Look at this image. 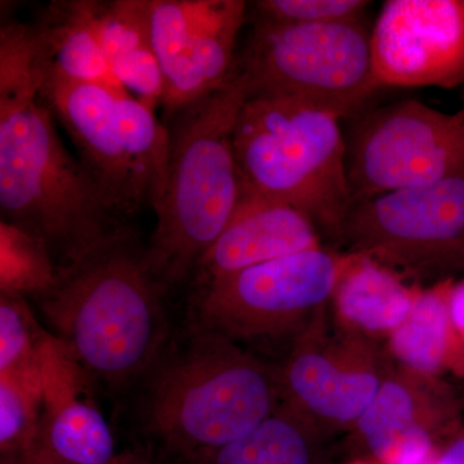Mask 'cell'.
Wrapping results in <instances>:
<instances>
[{"mask_svg":"<svg viewBox=\"0 0 464 464\" xmlns=\"http://www.w3.org/2000/svg\"><path fill=\"white\" fill-rule=\"evenodd\" d=\"M322 237L304 213L244 192L231 221L195 268L197 285L293 253L320 248Z\"/></svg>","mask_w":464,"mask_h":464,"instance_id":"cell-15","label":"cell"},{"mask_svg":"<svg viewBox=\"0 0 464 464\" xmlns=\"http://www.w3.org/2000/svg\"><path fill=\"white\" fill-rule=\"evenodd\" d=\"M335 244L417 285L453 280L464 274V173L355 201Z\"/></svg>","mask_w":464,"mask_h":464,"instance_id":"cell-8","label":"cell"},{"mask_svg":"<svg viewBox=\"0 0 464 464\" xmlns=\"http://www.w3.org/2000/svg\"><path fill=\"white\" fill-rule=\"evenodd\" d=\"M344 133L355 201L423 188L464 173V109L439 111L417 100L364 110Z\"/></svg>","mask_w":464,"mask_h":464,"instance_id":"cell-9","label":"cell"},{"mask_svg":"<svg viewBox=\"0 0 464 464\" xmlns=\"http://www.w3.org/2000/svg\"><path fill=\"white\" fill-rule=\"evenodd\" d=\"M329 438L313 420L284 399L256 429L199 464H326Z\"/></svg>","mask_w":464,"mask_h":464,"instance_id":"cell-20","label":"cell"},{"mask_svg":"<svg viewBox=\"0 0 464 464\" xmlns=\"http://www.w3.org/2000/svg\"><path fill=\"white\" fill-rule=\"evenodd\" d=\"M48 66L29 24L0 30L2 221L44 241L57 267L72 264L125 226L57 132L42 96Z\"/></svg>","mask_w":464,"mask_h":464,"instance_id":"cell-1","label":"cell"},{"mask_svg":"<svg viewBox=\"0 0 464 464\" xmlns=\"http://www.w3.org/2000/svg\"><path fill=\"white\" fill-rule=\"evenodd\" d=\"M130 228L58 268L36 295L51 334L85 375L121 389L157 364L168 333L164 293Z\"/></svg>","mask_w":464,"mask_h":464,"instance_id":"cell-2","label":"cell"},{"mask_svg":"<svg viewBox=\"0 0 464 464\" xmlns=\"http://www.w3.org/2000/svg\"><path fill=\"white\" fill-rule=\"evenodd\" d=\"M351 258L320 246L208 282L195 295V329L234 342L295 338L331 306Z\"/></svg>","mask_w":464,"mask_h":464,"instance_id":"cell-7","label":"cell"},{"mask_svg":"<svg viewBox=\"0 0 464 464\" xmlns=\"http://www.w3.org/2000/svg\"><path fill=\"white\" fill-rule=\"evenodd\" d=\"M366 0H259L256 18L282 24H329L362 20Z\"/></svg>","mask_w":464,"mask_h":464,"instance_id":"cell-25","label":"cell"},{"mask_svg":"<svg viewBox=\"0 0 464 464\" xmlns=\"http://www.w3.org/2000/svg\"><path fill=\"white\" fill-rule=\"evenodd\" d=\"M346 464H373V463L368 462V460H364V459H355V460H353V462L346 463Z\"/></svg>","mask_w":464,"mask_h":464,"instance_id":"cell-29","label":"cell"},{"mask_svg":"<svg viewBox=\"0 0 464 464\" xmlns=\"http://www.w3.org/2000/svg\"><path fill=\"white\" fill-rule=\"evenodd\" d=\"M85 377L70 371L47 382L41 424L18 464H109L118 456L105 418L79 398Z\"/></svg>","mask_w":464,"mask_h":464,"instance_id":"cell-16","label":"cell"},{"mask_svg":"<svg viewBox=\"0 0 464 464\" xmlns=\"http://www.w3.org/2000/svg\"><path fill=\"white\" fill-rule=\"evenodd\" d=\"M459 432L457 401L447 384L392 360L353 431L362 459L373 464H422Z\"/></svg>","mask_w":464,"mask_h":464,"instance_id":"cell-13","label":"cell"},{"mask_svg":"<svg viewBox=\"0 0 464 464\" xmlns=\"http://www.w3.org/2000/svg\"><path fill=\"white\" fill-rule=\"evenodd\" d=\"M51 333L39 325L21 295L0 297V374H44V351Z\"/></svg>","mask_w":464,"mask_h":464,"instance_id":"cell-24","label":"cell"},{"mask_svg":"<svg viewBox=\"0 0 464 464\" xmlns=\"http://www.w3.org/2000/svg\"><path fill=\"white\" fill-rule=\"evenodd\" d=\"M109 464H148L141 457V454L136 451H125L118 454Z\"/></svg>","mask_w":464,"mask_h":464,"instance_id":"cell-28","label":"cell"},{"mask_svg":"<svg viewBox=\"0 0 464 464\" xmlns=\"http://www.w3.org/2000/svg\"><path fill=\"white\" fill-rule=\"evenodd\" d=\"M284 401L282 368L224 335L195 329L155 373L149 424L169 451L199 464L252 431Z\"/></svg>","mask_w":464,"mask_h":464,"instance_id":"cell-4","label":"cell"},{"mask_svg":"<svg viewBox=\"0 0 464 464\" xmlns=\"http://www.w3.org/2000/svg\"><path fill=\"white\" fill-rule=\"evenodd\" d=\"M93 11L116 82L128 93L157 109L163 99L164 79L150 39L145 0H93Z\"/></svg>","mask_w":464,"mask_h":464,"instance_id":"cell-18","label":"cell"},{"mask_svg":"<svg viewBox=\"0 0 464 464\" xmlns=\"http://www.w3.org/2000/svg\"><path fill=\"white\" fill-rule=\"evenodd\" d=\"M422 464H464V431L454 436L435 456Z\"/></svg>","mask_w":464,"mask_h":464,"instance_id":"cell-27","label":"cell"},{"mask_svg":"<svg viewBox=\"0 0 464 464\" xmlns=\"http://www.w3.org/2000/svg\"><path fill=\"white\" fill-rule=\"evenodd\" d=\"M420 288L387 266L353 255L331 306L341 329L380 343L404 323Z\"/></svg>","mask_w":464,"mask_h":464,"instance_id":"cell-17","label":"cell"},{"mask_svg":"<svg viewBox=\"0 0 464 464\" xmlns=\"http://www.w3.org/2000/svg\"><path fill=\"white\" fill-rule=\"evenodd\" d=\"M246 101V85L234 70L221 87L164 119L167 186L146 257L167 288L194 274L243 198L234 132Z\"/></svg>","mask_w":464,"mask_h":464,"instance_id":"cell-3","label":"cell"},{"mask_svg":"<svg viewBox=\"0 0 464 464\" xmlns=\"http://www.w3.org/2000/svg\"><path fill=\"white\" fill-rule=\"evenodd\" d=\"M150 39L164 79V119L234 74L248 20L243 0H145Z\"/></svg>","mask_w":464,"mask_h":464,"instance_id":"cell-11","label":"cell"},{"mask_svg":"<svg viewBox=\"0 0 464 464\" xmlns=\"http://www.w3.org/2000/svg\"><path fill=\"white\" fill-rule=\"evenodd\" d=\"M451 283L420 290L411 314L386 342V353L395 364L430 377L454 372L456 342L449 315Z\"/></svg>","mask_w":464,"mask_h":464,"instance_id":"cell-21","label":"cell"},{"mask_svg":"<svg viewBox=\"0 0 464 464\" xmlns=\"http://www.w3.org/2000/svg\"><path fill=\"white\" fill-rule=\"evenodd\" d=\"M342 119L282 97H249L235 125L244 192L282 201L337 240L353 206Z\"/></svg>","mask_w":464,"mask_h":464,"instance_id":"cell-5","label":"cell"},{"mask_svg":"<svg viewBox=\"0 0 464 464\" xmlns=\"http://www.w3.org/2000/svg\"><path fill=\"white\" fill-rule=\"evenodd\" d=\"M57 271L44 241L8 222H0L2 293L36 297L53 285Z\"/></svg>","mask_w":464,"mask_h":464,"instance_id":"cell-22","label":"cell"},{"mask_svg":"<svg viewBox=\"0 0 464 464\" xmlns=\"http://www.w3.org/2000/svg\"><path fill=\"white\" fill-rule=\"evenodd\" d=\"M382 87L454 88L464 82V0H389L372 29Z\"/></svg>","mask_w":464,"mask_h":464,"instance_id":"cell-12","label":"cell"},{"mask_svg":"<svg viewBox=\"0 0 464 464\" xmlns=\"http://www.w3.org/2000/svg\"><path fill=\"white\" fill-rule=\"evenodd\" d=\"M235 72L246 99L282 97L342 121L364 111L383 88L374 72L372 32L362 20L282 24L256 18Z\"/></svg>","mask_w":464,"mask_h":464,"instance_id":"cell-6","label":"cell"},{"mask_svg":"<svg viewBox=\"0 0 464 464\" xmlns=\"http://www.w3.org/2000/svg\"><path fill=\"white\" fill-rule=\"evenodd\" d=\"M44 395V375L0 374V450L5 464H18L35 438Z\"/></svg>","mask_w":464,"mask_h":464,"instance_id":"cell-23","label":"cell"},{"mask_svg":"<svg viewBox=\"0 0 464 464\" xmlns=\"http://www.w3.org/2000/svg\"><path fill=\"white\" fill-rule=\"evenodd\" d=\"M328 308L299 334L282 368L284 399L328 433L353 432L368 411L391 359L386 348L341 329H331Z\"/></svg>","mask_w":464,"mask_h":464,"instance_id":"cell-10","label":"cell"},{"mask_svg":"<svg viewBox=\"0 0 464 464\" xmlns=\"http://www.w3.org/2000/svg\"><path fill=\"white\" fill-rule=\"evenodd\" d=\"M449 315L456 342V366L454 372L464 374V279L451 283L449 290Z\"/></svg>","mask_w":464,"mask_h":464,"instance_id":"cell-26","label":"cell"},{"mask_svg":"<svg viewBox=\"0 0 464 464\" xmlns=\"http://www.w3.org/2000/svg\"><path fill=\"white\" fill-rule=\"evenodd\" d=\"M35 24L50 63L48 76L123 90L103 52L93 0L52 2Z\"/></svg>","mask_w":464,"mask_h":464,"instance_id":"cell-19","label":"cell"},{"mask_svg":"<svg viewBox=\"0 0 464 464\" xmlns=\"http://www.w3.org/2000/svg\"><path fill=\"white\" fill-rule=\"evenodd\" d=\"M119 88L48 76L42 96L78 150L79 160L118 218L150 207L118 110Z\"/></svg>","mask_w":464,"mask_h":464,"instance_id":"cell-14","label":"cell"}]
</instances>
